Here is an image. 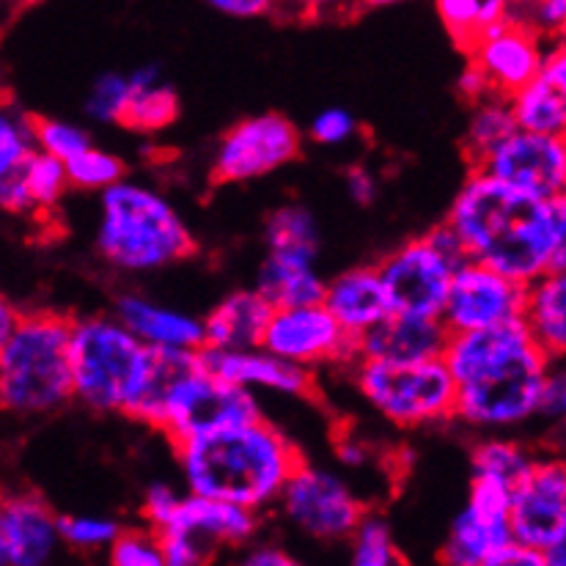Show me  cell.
<instances>
[{"mask_svg": "<svg viewBox=\"0 0 566 566\" xmlns=\"http://www.w3.org/2000/svg\"><path fill=\"white\" fill-rule=\"evenodd\" d=\"M446 223L468 259L520 283L566 270V198H539L471 171Z\"/></svg>", "mask_w": 566, "mask_h": 566, "instance_id": "obj_1", "label": "cell"}, {"mask_svg": "<svg viewBox=\"0 0 566 566\" xmlns=\"http://www.w3.org/2000/svg\"><path fill=\"white\" fill-rule=\"evenodd\" d=\"M443 360L454 377V418L475 429H509L539 412L553 358L520 319L449 333Z\"/></svg>", "mask_w": 566, "mask_h": 566, "instance_id": "obj_2", "label": "cell"}, {"mask_svg": "<svg viewBox=\"0 0 566 566\" xmlns=\"http://www.w3.org/2000/svg\"><path fill=\"white\" fill-rule=\"evenodd\" d=\"M174 449L190 492L253 512L279 503L289 475L305 460L303 451L264 416L196 434Z\"/></svg>", "mask_w": 566, "mask_h": 566, "instance_id": "obj_3", "label": "cell"}, {"mask_svg": "<svg viewBox=\"0 0 566 566\" xmlns=\"http://www.w3.org/2000/svg\"><path fill=\"white\" fill-rule=\"evenodd\" d=\"M182 214L166 196L122 179L102 190L96 251L122 273H157L196 253Z\"/></svg>", "mask_w": 566, "mask_h": 566, "instance_id": "obj_4", "label": "cell"}, {"mask_svg": "<svg viewBox=\"0 0 566 566\" xmlns=\"http://www.w3.org/2000/svg\"><path fill=\"white\" fill-rule=\"evenodd\" d=\"M72 319L59 311H22L0 349V410L36 418L70 405Z\"/></svg>", "mask_w": 566, "mask_h": 566, "instance_id": "obj_5", "label": "cell"}, {"mask_svg": "<svg viewBox=\"0 0 566 566\" xmlns=\"http://www.w3.org/2000/svg\"><path fill=\"white\" fill-rule=\"evenodd\" d=\"M146 347L107 314L72 319V401L94 412H122L138 385Z\"/></svg>", "mask_w": 566, "mask_h": 566, "instance_id": "obj_6", "label": "cell"}, {"mask_svg": "<svg viewBox=\"0 0 566 566\" xmlns=\"http://www.w3.org/2000/svg\"><path fill=\"white\" fill-rule=\"evenodd\" d=\"M355 385L371 407L399 429H421L454 418V377L440 358L375 360L358 358Z\"/></svg>", "mask_w": 566, "mask_h": 566, "instance_id": "obj_7", "label": "cell"}, {"mask_svg": "<svg viewBox=\"0 0 566 566\" xmlns=\"http://www.w3.org/2000/svg\"><path fill=\"white\" fill-rule=\"evenodd\" d=\"M460 237L449 223L434 226L429 234L407 240L377 264L388 294L390 311L440 316L457 264L465 262Z\"/></svg>", "mask_w": 566, "mask_h": 566, "instance_id": "obj_8", "label": "cell"}, {"mask_svg": "<svg viewBox=\"0 0 566 566\" xmlns=\"http://www.w3.org/2000/svg\"><path fill=\"white\" fill-rule=\"evenodd\" d=\"M259 416H262V407L253 390L214 375L201 358L168 390L151 429L166 434L168 443L177 446L196 434L253 421Z\"/></svg>", "mask_w": 566, "mask_h": 566, "instance_id": "obj_9", "label": "cell"}, {"mask_svg": "<svg viewBox=\"0 0 566 566\" xmlns=\"http://www.w3.org/2000/svg\"><path fill=\"white\" fill-rule=\"evenodd\" d=\"M259 512L209 495L179 497V506L157 528L163 558L171 566H198L218 558L226 547H242L256 536Z\"/></svg>", "mask_w": 566, "mask_h": 566, "instance_id": "obj_10", "label": "cell"}, {"mask_svg": "<svg viewBox=\"0 0 566 566\" xmlns=\"http://www.w3.org/2000/svg\"><path fill=\"white\" fill-rule=\"evenodd\" d=\"M303 133L283 113H259L229 127L214 149L212 182L245 185L300 157Z\"/></svg>", "mask_w": 566, "mask_h": 566, "instance_id": "obj_11", "label": "cell"}, {"mask_svg": "<svg viewBox=\"0 0 566 566\" xmlns=\"http://www.w3.org/2000/svg\"><path fill=\"white\" fill-rule=\"evenodd\" d=\"M279 503L292 525L316 542H347L366 514V503L342 475L300 462Z\"/></svg>", "mask_w": 566, "mask_h": 566, "instance_id": "obj_12", "label": "cell"}, {"mask_svg": "<svg viewBox=\"0 0 566 566\" xmlns=\"http://www.w3.org/2000/svg\"><path fill=\"white\" fill-rule=\"evenodd\" d=\"M259 347L311 371L322 366L349 369L358 358L355 336H349L322 303L273 308Z\"/></svg>", "mask_w": 566, "mask_h": 566, "instance_id": "obj_13", "label": "cell"}, {"mask_svg": "<svg viewBox=\"0 0 566 566\" xmlns=\"http://www.w3.org/2000/svg\"><path fill=\"white\" fill-rule=\"evenodd\" d=\"M523 308L525 283L509 279L473 259H465L462 264H457L454 275H451L440 319L449 333H465L520 319Z\"/></svg>", "mask_w": 566, "mask_h": 566, "instance_id": "obj_14", "label": "cell"}, {"mask_svg": "<svg viewBox=\"0 0 566 566\" xmlns=\"http://www.w3.org/2000/svg\"><path fill=\"white\" fill-rule=\"evenodd\" d=\"M514 190L539 198L564 196L566 188V138L514 129L490 157L471 168Z\"/></svg>", "mask_w": 566, "mask_h": 566, "instance_id": "obj_15", "label": "cell"}, {"mask_svg": "<svg viewBox=\"0 0 566 566\" xmlns=\"http://www.w3.org/2000/svg\"><path fill=\"white\" fill-rule=\"evenodd\" d=\"M512 539L545 553L566 542V465L536 457L531 473L512 490Z\"/></svg>", "mask_w": 566, "mask_h": 566, "instance_id": "obj_16", "label": "cell"}, {"mask_svg": "<svg viewBox=\"0 0 566 566\" xmlns=\"http://www.w3.org/2000/svg\"><path fill=\"white\" fill-rule=\"evenodd\" d=\"M468 61L481 70L490 83L492 94L512 96L525 83L539 75L545 39L523 22L520 17H509L501 25L490 28L465 50Z\"/></svg>", "mask_w": 566, "mask_h": 566, "instance_id": "obj_17", "label": "cell"}, {"mask_svg": "<svg viewBox=\"0 0 566 566\" xmlns=\"http://www.w3.org/2000/svg\"><path fill=\"white\" fill-rule=\"evenodd\" d=\"M201 358L214 375L248 390H275V394L314 399L316 375L297 364L268 353L264 347L248 349H209L201 347Z\"/></svg>", "mask_w": 566, "mask_h": 566, "instance_id": "obj_18", "label": "cell"}, {"mask_svg": "<svg viewBox=\"0 0 566 566\" xmlns=\"http://www.w3.org/2000/svg\"><path fill=\"white\" fill-rule=\"evenodd\" d=\"M446 342H449V331L440 316L388 311L377 325L355 338V349H358V358L423 360L440 358Z\"/></svg>", "mask_w": 566, "mask_h": 566, "instance_id": "obj_19", "label": "cell"}, {"mask_svg": "<svg viewBox=\"0 0 566 566\" xmlns=\"http://www.w3.org/2000/svg\"><path fill=\"white\" fill-rule=\"evenodd\" d=\"M3 523L9 566H42L59 551V514L36 492L3 495Z\"/></svg>", "mask_w": 566, "mask_h": 566, "instance_id": "obj_20", "label": "cell"}, {"mask_svg": "<svg viewBox=\"0 0 566 566\" xmlns=\"http://www.w3.org/2000/svg\"><path fill=\"white\" fill-rule=\"evenodd\" d=\"M113 316L138 338L144 347L163 349H201L203 322L185 311L168 308L144 294H122L116 300Z\"/></svg>", "mask_w": 566, "mask_h": 566, "instance_id": "obj_21", "label": "cell"}, {"mask_svg": "<svg viewBox=\"0 0 566 566\" xmlns=\"http://www.w3.org/2000/svg\"><path fill=\"white\" fill-rule=\"evenodd\" d=\"M322 305L355 338L369 331L371 325H377L390 311L377 264H360V268L336 275L333 281H325Z\"/></svg>", "mask_w": 566, "mask_h": 566, "instance_id": "obj_22", "label": "cell"}, {"mask_svg": "<svg viewBox=\"0 0 566 566\" xmlns=\"http://www.w3.org/2000/svg\"><path fill=\"white\" fill-rule=\"evenodd\" d=\"M273 305L259 289H237L209 311L203 322V347L248 349L259 347Z\"/></svg>", "mask_w": 566, "mask_h": 566, "instance_id": "obj_23", "label": "cell"}, {"mask_svg": "<svg viewBox=\"0 0 566 566\" xmlns=\"http://www.w3.org/2000/svg\"><path fill=\"white\" fill-rule=\"evenodd\" d=\"M129 99L124 107L122 127L135 129V133H160L171 127L179 116V94L174 92L171 83L163 81L160 66L149 64L129 72Z\"/></svg>", "mask_w": 566, "mask_h": 566, "instance_id": "obj_24", "label": "cell"}, {"mask_svg": "<svg viewBox=\"0 0 566 566\" xmlns=\"http://www.w3.org/2000/svg\"><path fill=\"white\" fill-rule=\"evenodd\" d=\"M523 322L539 347L558 360L566 353V275L545 273L525 283Z\"/></svg>", "mask_w": 566, "mask_h": 566, "instance_id": "obj_25", "label": "cell"}, {"mask_svg": "<svg viewBox=\"0 0 566 566\" xmlns=\"http://www.w3.org/2000/svg\"><path fill=\"white\" fill-rule=\"evenodd\" d=\"M509 539H512V523L481 517L465 509L451 525L449 539L440 551V562L451 566H486L492 553Z\"/></svg>", "mask_w": 566, "mask_h": 566, "instance_id": "obj_26", "label": "cell"}, {"mask_svg": "<svg viewBox=\"0 0 566 566\" xmlns=\"http://www.w3.org/2000/svg\"><path fill=\"white\" fill-rule=\"evenodd\" d=\"M256 289L270 300L273 308H289V305L322 303L325 281L319 279L314 264L268 256L262 273H259Z\"/></svg>", "mask_w": 566, "mask_h": 566, "instance_id": "obj_27", "label": "cell"}, {"mask_svg": "<svg viewBox=\"0 0 566 566\" xmlns=\"http://www.w3.org/2000/svg\"><path fill=\"white\" fill-rule=\"evenodd\" d=\"M264 240H268V256L316 264L319 229H316L314 214L300 203H286L270 214Z\"/></svg>", "mask_w": 566, "mask_h": 566, "instance_id": "obj_28", "label": "cell"}, {"mask_svg": "<svg viewBox=\"0 0 566 566\" xmlns=\"http://www.w3.org/2000/svg\"><path fill=\"white\" fill-rule=\"evenodd\" d=\"M517 129L539 135L566 133V92L542 81L539 75L509 96Z\"/></svg>", "mask_w": 566, "mask_h": 566, "instance_id": "obj_29", "label": "cell"}, {"mask_svg": "<svg viewBox=\"0 0 566 566\" xmlns=\"http://www.w3.org/2000/svg\"><path fill=\"white\" fill-rule=\"evenodd\" d=\"M514 129H517V124H514L506 96L492 94L473 102V113L468 118L465 138H462V149H465L471 168L479 166L484 157H490Z\"/></svg>", "mask_w": 566, "mask_h": 566, "instance_id": "obj_30", "label": "cell"}, {"mask_svg": "<svg viewBox=\"0 0 566 566\" xmlns=\"http://www.w3.org/2000/svg\"><path fill=\"white\" fill-rule=\"evenodd\" d=\"M22 182H25L28 198H31L33 214H50L70 190L66 163L33 149V155L22 166Z\"/></svg>", "mask_w": 566, "mask_h": 566, "instance_id": "obj_31", "label": "cell"}, {"mask_svg": "<svg viewBox=\"0 0 566 566\" xmlns=\"http://www.w3.org/2000/svg\"><path fill=\"white\" fill-rule=\"evenodd\" d=\"M536 454L525 449L517 440H484L473 449V471L475 473H492L497 479L506 481L509 486H517L525 475L534 468Z\"/></svg>", "mask_w": 566, "mask_h": 566, "instance_id": "obj_32", "label": "cell"}, {"mask_svg": "<svg viewBox=\"0 0 566 566\" xmlns=\"http://www.w3.org/2000/svg\"><path fill=\"white\" fill-rule=\"evenodd\" d=\"M349 547H353V564L358 566H396L405 564L399 545L394 542L390 525L382 517L366 509L360 523L349 534Z\"/></svg>", "mask_w": 566, "mask_h": 566, "instance_id": "obj_33", "label": "cell"}, {"mask_svg": "<svg viewBox=\"0 0 566 566\" xmlns=\"http://www.w3.org/2000/svg\"><path fill=\"white\" fill-rule=\"evenodd\" d=\"M33 149L31 116L0 96V182L20 174Z\"/></svg>", "mask_w": 566, "mask_h": 566, "instance_id": "obj_34", "label": "cell"}, {"mask_svg": "<svg viewBox=\"0 0 566 566\" xmlns=\"http://www.w3.org/2000/svg\"><path fill=\"white\" fill-rule=\"evenodd\" d=\"M127 168H124L122 157L111 155V151L96 149L92 144L88 149H83L81 155H75L72 160H66V177H70V188L77 190H105L111 185L122 182Z\"/></svg>", "mask_w": 566, "mask_h": 566, "instance_id": "obj_35", "label": "cell"}, {"mask_svg": "<svg viewBox=\"0 0 566 566\" xmlns=\"http://www.w3.org/2000/svg\"><path fill=\"white\" fill-rule=\"evenodd\" d=\"M31 129L33 146L44 151V155H53L64 163L92 146V135L86 129L70 122H59V118L31 116Z\"/></svg>", "mask_w": 566, "mask_h": 566, "instance_id": "obj_36", "label": "cell"}, {"mask_svg": "<svg viewBox=\"0 0 566 566\" xmlns=\"http://www.w3.org/2000/svg\"><path fill=\"white\" fill-rule=\"evenodd\" d=\"M107 562L113 566H163L160 539L149 525L144 528H122L107 547Z\"/></svg>", "mask_w": 566, "mask_h": 566, "instance_id": "obj_37", "label": "cell"}, {"mask_svg": "<svg viewBox=\"0 0 566 566\" xmlns=\"http://www.w3.org/2000/svg\"><path fill=\"white\" fill-rule=\"evenodd\" d=\"M118 531H122V523L107 517H59L61 545L77 553L107 551Z\"/></svg>", "mask_w": 566, "mask_h": 566, "instance_id": "obj_38", "label": "cell"}, {"mask_svg": "<svg viewBox=\"0 0 566 566\" xmlns=\"http://www.w3.org/2000/svg\"><path fill=\"white\" fill-rule=\"evenodd\" d=\"M129 99V81L127 75H107L96 77L92 92L86 99V113L99 124H118L124 116V107Z\"/></svg>", "mask_w": 566, "mask_h": 566, "instance_id": "obj_39", "label": "cell"}, {"mask_svg": "<svg viewBox=\"0 0 566 566\" xmlns=\"http://www.w3.org/2000/svg\"><path fill=\"white\" fill-rule=\"evenodd\" d=\"M273 14L289 22L349 20L358 14V0H273Z\"/></svg>", "mask_w": 566, "mask_h": 566, "instance_id": "obj_40", "label": "cell"}, {"mask_svg": "<svg viewBox=\"0 0 566 566\" xmlns=\"http://www.w3.org/2000/svg\"><path fill=\"white\" fill-rule=\"evenodd\" d=\"M438 11L451 39L462 50L481 36V0H438Z\"/></svg>", "mask_w": 566, "mask_h": 566, "instance_id": "obj_41", "label": "cell"}, {"mask_svg": "<svg viewBox=\"0 0 566 566\" xmlns=\"http://www.w3.org/2000/svg\"><path fill=\"white\" fill-rule=\"evenodd\" d=\"M358 118L344 107H327L311 122V140L319 146H344L358 138Z\"/></svg>", "mask_w": 566, "mask_h": 566, "instance_id": "obj_42", "label": "cell"}, {"mask_svg": "<svg viewBox=\"0 0 566 566\" xmlns=\"http://www.w3.org/2000/svg\"><path fill=\"white\" fill-rule=\"evenodd\" d=\"M179 492L171 484H151L146 490L144 503H140V517L149 525L151 531L163 528L168 523V517L174 514V509L179 506Z\"/></svg>", "mask_w": 566, "mask_h": 566, "instance_id": "obj_43", "label": "cell"}, {"mask_svg": "<svg viewBox=\"0 0 566 566\" xmlns=\"http://www.w3.org/2000/svg\"><path fill=\"white\" fill-rule=\"evenodd\" d=\"M528 17L520 14V20L528 22L542 39H562L564 22H566V0H536L534 6H528ZM517 17V14H514Z\"/></svg>", "mask_w": 566, "mask_h": 566, "instance_id": "obj_44", "label": "cell"}, {"mask_svg": "<svg viewBox=\"0 0 566 566\" xmlns=\"http://www.w3.org/2000/svg\"><path fill=\"white\" fill-rule=\"evenodd\" d=\"M564 407H566V379L562 369L547 371L545 382H542V394H539V412L536 416H547L553 421H562L564 418Z\"/></svg>", "mask_w": 566, "mask_h": 566, "instance_id": "obj_45", "label": "cell"}, {"mask_svg": "<svg viewBox=\"0 0 566 566\" xmlns=\"http://www.w3.org/2000/svg\"><path fill=\"white\" fill-rule=\"evenodd\" d=\"M486 566H545V558H542V553L534 551V547L523 545V542L517 539H509L506 545L497 547V551L492 553Z\"/></svg>", "mask_w": 566, "mask_h": 566, "instance_id": "obj_46", "label": "cell"}, {"mask_svg": "<svg viewBox=\"0 0 566 566\" xmlns=\"http://www.w3.org/2000/svg\"><path fill=\"white\" fill-rule=\"evenodd\" d=\"M344 185H347L349 198H353L358 207H369V203L375 201L377 192H379L377 177L369 171V168H364V166L347 168V174H344Z\"/></svg>", "mask_w": 566, "mask_h": 566, "instance_id": "obj_47", "label": "cell"}, {"mask_svg": "<svg viewBox=\"0 0 566 566\" xmlns=\"http://www.w3.org/2000/svg\"><path fill=\"white\" fill-rule=\"evenodd\" d=\"M539 77L545 83H551V86H556V88H562V92H566V50H564L562 39H556V44H553L551 50H545V53H542Z\"/></svg>", "mask_w": 566, "mask_h": 566, "instance_id": "obj_48", "label": "cell"}, {"mask_svg": "<svg viewBox=\"0 0 566 566\" xmlns=\"http://www.w3.org/2000/svg\"><path fill=\"white\" fill-rule=\"evenodd\" d=\"M207 3L223 14L240 17V20L273 14V0H207Z\"/></svg>", "mask_w": 566, "mask_h": 566, "instance_id": "obj_49", "label": "cell"}, {"mask_svg": "<svg viewBox=\"0 0 566 566\" xmlns=\"http://www.w3.org/2000/svg\"><path fill=\"white\" fill-rule=\"evenodd\" d=\"M457 88H460V94L465 96V99L471 102V105H473V102L484 99V96H492L490 83H486V77L481 75L479 66L471 64V61H468V70L460 75V86H457Z\"/></svg>", "mask_w": 566, "mask_h": 566, "instance_id": "obj_50", "label": "cell"}, {"mask_svg": "<svg viewBox=\"0 0 566 566\" xmlns=\"http://www.w3.org/2000/svg\"><path fill=\"white\" fill-rule=\"evenodd\" d=\"M248 566H292L294 558L289 556L286 551L275 545H262V547H253L251 553L245 556Z\"/></svg>", "mask_w": 566, "mask_h": 566, "instance_id": "obj_51", "label": "cell"}, {"mask_svg": "<svg viewBox=\"0 0 566 566\" xmlns=\"http://www.w3.org/2000/svg\"><path fill=\"white\" fill-rule=\"evenodd\" d=\"M338 457H342V462H347V465H366V460H369V449H366L364 440H338Z\"/></svg>", "mask_w": 566, "mask_h": 566, "instance_id": "obj_52", "label": "cell"}, {"mask_svg": "<svg viewBox=\"0 0 566 566\" xmlns=\"http://www.w3.org/2000/svg\"><path fill=\"white\" fill-rule=\"evenodd\" d=\"M22 311L17 308V305H11L9 300L0 297V349H3V344L9 342L11 331H14L17 319H20Z\"/></svg>", "mask_w": 566, "mask_h": 566, "instance_id": "obj_53", "label": "cell"}, {"mask_svg": "<svg viewBox=\"0 0 566 566\" xmlns=\"http://www.w3.org/2000/svg\"><path fill=\"white\" fill-rule=\"evenodd\" d=\"M0 566H9V551H6V523H3V492H0Z\"/></svg>", "mask_w": 566, "mask_h": 566, "instance_id": "obj_54", "label": "cell"}, {"mask_svg": "<svg viewBox=\"0 0 566 566\" xmlns=\"http://www.w3.org/2000/svg\"><path fill=\"white\" fill-rule=\"evenodd\" d=\"M399 3H407V0H358V11L385 9V6H399Z\"/></svg>", "mask_w": 566, "mask_h": 566, "instance_id": "obj_55", "label": "cell"}, {"mask_svg": "<svg viewBox=\"0 0 566 566\" xmlns=\"http://www.w3.org/2000/svg\"><path fill=\"white\" fill-rule=\"evenodd\" d=\"M536 0H506V6L512 11H523V9H528V6H534Z\"/></svg>", "mask_w": 566, "mask_h": 566, "instance_id": "obj_56", "label": "cell"}, {"mask_svg": "<svg viewBox=\"0 0 566 566\" xmlns=\"http://www.w3.org/2000/svg\"><path fill=\"white\" fill-rule=\"evenodd\" d=\"M0 3H6V6H28V3H33V0H0Z\"/></svg>", "mask_w": 566, "mask_h": 566, "instance_id": "obj_57", "label": "cell"}]
</instances>
